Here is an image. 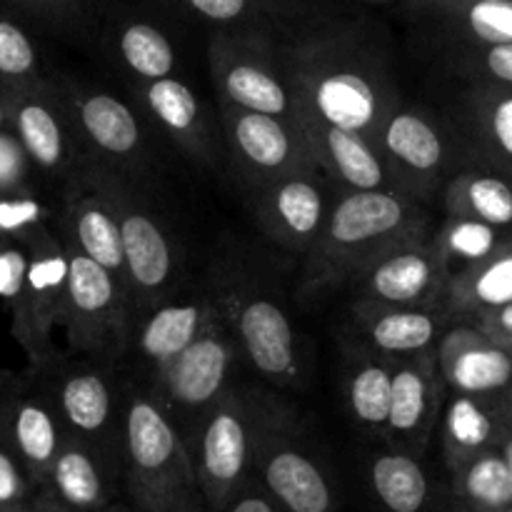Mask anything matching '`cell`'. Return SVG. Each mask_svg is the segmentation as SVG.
Instances as JSON below:
<instances>
[{"mask_svg":"<svg viewBox=\"0 0 512 512\" xmlns=\"http://www.w3.org/2000/svg\"><path fill=\"white\" fill-rule=\"evenodd\" d=\"M283 68L293 88L295 125H330L378 145L398 95L385 60L368 40L353 30L310 35L285 53Z\"/></svg>","mask_w":512,"mask_h":512,"instance_id":"1","label":"cell"},{"mask_svg":"<svg viewBox=\"0 0 512 512\" xmlns=\"http://www.w3.org/2000/svg\"><path fill=\"white\" fill-rule=\"evenodd\" d=\"M428 235H433L430 215L415 198L398 190H345L330 205L323 233L305 255L300 295L313 300L343 288L390 250Z\"/></svg>","mask_w":512,"mask_h":512,"instance_id":"2","label":"cell"},{"mask_svg":"<svg viewBox=\"0 0 512 512\" xmlns=\"http://www.w3.org/2000/svg\"><path fill=\"white\" fill-rule=\"evenodd\" d=\"M288 423L278 405L238 390H228L198 420V438L188 450L205 508L223 512L230 498L253 480L268 440Z\"/></svg>","mask_w":512,"mask_h":512,"instance_id":"3","label":"cell"},{"mask_svg":"<svg viewBox=\"0 0 512 512\" xmlns=\"http://www.w3.org/2000/svg\"><path fill=\"white\" fill-rule=\"evenodd\" d=\"M120 460L133 512H168L200 495L188 443L153 393L125 395Z\"/></svg>","mask_w":512,"mask_h":512,"instance_id":"4","label":"cell"},{"mask_svg":"<svg viewBox=\"0 0 512 512\" xmlns=\"http://www.w3.org/2000/svg\"><path fill=\"white\" fill-rule=\"evenodd\" d=\"M100 190L108 198L120 228L125 288L130 305L143 313L165 303L178 280V253L163 225L130 195L120 180L105 170H93Z\"/></svg>","mask_w":512,"mask_h":512,"instance_id":"5","label":"cell"},{"mask_svg":"<svg viewBox=\"0 0 512 512\" xmlns=\"http://www.w3.org/2000/svg\"><path fill=\"white\" fill-rule=\"evenodd\" d=\"M208 58L220 103L295 125V98L283 60L263 40L218 33L210 40Z\"/></svg>","mask_w":512,"mask_h":512,"instance_id":"6","label":"cell"},{"mask_svg":"<svg viewBox=\"0 0 512 512\" xmlns=\"http://www.w3.org/2000/svg\"><path fill=\"white\" fill-rule=\"evenodd\" d=\"M68 250L63 328L80 353H115L130 343V305L123 280L85 255Z\"/></svg>","mask_w":512,"mask_h":512,"instance_id":"7","label":"cell"},{"mask_svg":"<svg viewBox=\"0 0 512 512\" xmlns=\"http://www.w3.org/2000/svg\"><path fill=\"white\" fill-rule=\"evenodd\" d=\"M238 353V343L220 313L183 353L153 375V395L170 418L200 420L228 393Z\"/></svg>","mask_w":512,"mask_h":512,"instance_id":"8","label":"cell"},{"mask_svg":"<svg viewBox=\"0 0 512 512\" xmlns=\"http://www.w3.org/2000/svg\"><path fill=\"white\" fill-rule=\"evenodd\" d=\"M220 313L248 363L280 388L305 383V358L288 313L265 295H220Z\"/></svg>","mask_w":512,"mask_h":512,"instance_id":"9","label":"cell"},{"mask_svg":"<svg viewBox=\"0 0 512 512\" xmlns=\"http://www.w3.org/2000/svg\"><path fill=\"white\" fill-rule=\"evenodd\" d=\"M28 273L13 335L25 350L30 368L40 370L53 360V330L63 325L65 285H68V250L50 228L25 240Z\"/></svg>","mask_w":512,"mask_h":512,"instance_id":"10","label":"cell"},{"mask_svg":"<svg viewBox=\"0 0 512 512\" xmlns=\"http://www.w3.org/2000/svg\"><path fill=\"white\" fill-rule=\"evenodd\" d=\"M8 130L18 138L30 165L45 175H70L75 165V125L63 95L43 78L28 85L0 88Z\"/></svg>","mask_w":512,"mask_h":512,"instance_id":"11","label":"cell"},{"mask_svg":"<svg viewBox=\"0 0 512 512\" xmlns=\"http://www.w3.org/2000/svg\"><path fill=\"white\" fill-rule=\"evenodd\" d=\"M43 385L70 440L120 455L125 395L108 373L90 365H70L43 380Z\"/></svg>","mask_w":512,"mask_h":512,"instance_id":"12","label":"cell"},{"mask_svg":"<svg viewBox=\"0 0 512 512\" xmlns=\"http://www.w3.org/2000/svg\"><path fill=\"white\" fill-rule=\"evenodd\" d=\"M433 235L400 245L370 263L353 280V285H358L355 303L440 310L450 275L435 248Z\"/></svg>","mask_w":512,"mask_h":512,"instance_id":"13","label":"cell"},{"mask_svg":"<svg viewBox=\"0 0 512 512\" xmlns=\"http://www.w3.org/2000/svg\"><path fill=\"white\" fill-rule=\"evenodd\" d=\"M220 113L235 163L255 188L285 175L315 170L298 125L225 103H220Z\"/></svg>","mask_w":512,"mask_h":512,"instance_id":"14","label":"cell"},{"mask_svg":"<svg viewBox=\"0 0 512 512\" xmlns=\"http://www.w3.org/2000/svg\"><path fill=\"white\" fill-rule=\"evenodd\" d=\"M0 435L23 465L30 485L35 490L43 488L50 465L68 440L53 398L43 383L5 380Z\"/></svg>","mask_w":512,"mask_h":512,"instance_id":"15","label":"cell"},{"mask_svg":"<svg viewBox=\"0 0 512 512\" xmlns=\"http://www.w3.org/2000/svg\"><path fill=\"white\" fill-rule=\"evenodd\" d=\"M378 148L403 195L420 203L443 180L448 140L430 115L418 108H395L378 135Z\"/></svg>","mask_w":512,"mask_h":512,"instance_id":"16","label":"cell"},{"mask_svg":"<svg viewBox=\"0 0 512 512\" xmlns=\"http://www.w3.org/2000/svg\"><path fill=\"white\" fill-rule=\"evenodd\" d=\"M330 205L318 170L293 173L258 188L255 218L273 243L308 255L318 243Z\"/></svg>","mask_w":512,"mask_h":512,"instance_id":"17","label":"cell"},{"mask_svg":"<svg viewBox=\"0 0 512 512\" xmlns=\"http://www.w3.org/2000/svg\"><path fill=\"white\" fill-rule=\"evenodd\" d=\"M445 398L448 388L440 378L435 353L395 363L385 438L398 450L420 458L428 448L435 425L440 423Z\"/></svg>","mask_w":512,"mask_h":512,"instance_id":"18","label":"cell"},{"mask_svg":"<svg viewBox=\"0 0 512 512\" xmlns=\"http://www.w3.org/2000/svg\"><path fill=\"white\" fill-rule=\"evenodd\" d=\"M120 488H123L120 455L68 438L55 463L50 465L48 478L40 490L70 512H103L120 503Z\"/></svg>","mask_w":512,"mask_h":512,"instance_id":"19","label":"cell"},{"mask_svg":"<svg viewBox=\"0 0 512 512\" xmlns=\"http://www.w3.org/2000/svg\"><path fill=\"white\" fill-rule=\"evenodd\" d=\"M440 435L448 473L485 450H498L512 435V385L485 395L448 393Z\"/></svg>","mask_w":512,"mask_h":512,"instance_id":"20","label":"cell"},{"mask_svg":"<svg viewBox=\"0 0 512 512\" xmlns=\"http://www.w3.org/2000/svg\"><path fill=\"white\" fill-rule=\"evenodd\" d=\"M60 235L65 248H73L125 283L118 218L93 173L85 180L70 178L60 210Z\"/></svg>","mask_w":512,"mask_h":512,"instance_id":"21","label":"cell"},{"mask_svg":"<svg viewBox=\"0 0 512 512\" xmlns=\"http://www.w3.org/2000/svg\"><path fill=\"white\" fill-rule=\"evenodd\" d=\"M255 473L260 488L283 512H333L338 505V495L325 470L285 438V428L268 440Z\"/></svg>","mask_w":512,"mask_h":512,"instance_id":"22","label":"cell"},{"mask_svg":"<svg viewBox=\"0 0 512 512\" xmlns=\"http://www.w3.org/2000/svg\"><path fill=\"white\" fill-rule=\"evenodd\" d=\"M440 378L448 393L485 395L512 385V353L475 325L458 323L435 345Z\"/></svg>","mask_w":512,"mask_h":512,"instance_id":"23","label":"cell"},{"mask_svg":"<svg viewBox=\"0 0 512 512\" xmlns=\"http://www.w3.org/2000/svg\"><path fill=\"white\" fill-rule=\"evenodd\" d=\"M315 170H323L330 180L350 193L370 190H398L380 148L358 133L330 128L318 123H298ZM400 193V190H398Z\"/></svg>","mask_w":512,"mask_h":512,"instance_id":"24","label":"cell"},{"mask_svg":"<svg viewBox=\"0 0 512 512\" xmlns=\"http://www.w3.org/2000/svg\"><path fill=\"white\" fill-rule=\"evenodd\" d=\"M65 110L75 125L100 155L118 163H138L143 158V130L133 110L105 90L68 88L60 90Z\"/></svg>","mask_w":512,"mask_h":512,"instance_id":"25","label":"cell"},{"mask_svg":"<svg viewBox=\"0 0 512 512\" xmlns=\"http://www.w3.org/2000/svg\"><path fill=\"white\" fill-rule=\"evenodd\" d=\"M353 318L363 335V348L393 363L435 353V345L450 323L448 315L440 310L383 308L365 303H355Z\"/></svg>","mask_w":512,"mask_h":512,"instance_id":"26","label":"cell"},{"mask_svg":"<svg viewBox=\"0 0 512 512\" xmlns=\"http://www.w3.org/2000/svg\"><path fill=\"white\" fill-rule=\"evenodd\" d=\"M220 315L218 295L198 293L188 300H165L145 313L135 335V348L140 360L150 368V373H158L163 365H168L175 355L183 353L210 323Z\"/></svg>","mask_w":512,"mask_h":512,"instance_id":"27","label":"cell"},{"mask_svg":"<svg viewBox=\"0 0 512 512\" xmlns=\"http://www.w3.org/2000/svg\"><path fill=\"white\" fill-rule=\"evenodd\" d=\"M140 103L155 125L178 148L195 160H208L213 153L208 118L198 95L178 78L153 80L140 85Z\"/></svg>","mask_w":512,"mask_h":512,"instance_id":"28","label":"cell"},{"mask_svg":"<svg viewBox=\"0 0 512 512\" xmlns=\"http://www.w3.org/2000/svg\"><path fill=\"white\" fill-rule=\"evenodd\" d=\"M512 303V240L475 268L453 275L445 288L440 313L455 323Z\"/></svg>","mask_w":512,"mask_h":512,"instance_id":"29","label":"cell"},{"mask_svg":"<svg viewBox=\"0 0 512 512\" xmlns=\"http://www.w3.org/2000/svg\"><path fill=\"white\" fill-rule=\"evenodd\" d=\"M465 110L475 145L493 173L512 180V88L473 83Z\"/></svg>","mask_w":512,"mask_h":512,"instance_id":"30","label":"cell"},{"mask_svg":"<svg viewBox=\"0 0 512 512\" xmlns=\"http://www.w3.org/2000/svg\"><path fill=\"white\" fill-rule=\"evenodd\" d=\"M455 45L512 43V0H413Z\"/></svg>","mask_w":512,"mask_h":512,"instance_id":"31","label":"cell"},{"mask_svg":"<svg viewBox=\"0 0 512 512\" xmlns=\"http://www.w3.org/2000/svg\"><path fill=\"white\" fill-rule=\"evenodd\" d=\"M448 218H468L512 230V180L493 170H463L445 185Z\"/></svg>","mask_w":512,"mask_h":512,"instance_id":"32","label":"cell"},{"mask_svg":"<svg viewBox=\"0 0 512 512\" xmlns=\"http://www.w3.org/2000/svg\"><path fill=\"white\" fill-rule=\"evenodd\" d=\"M368 480L385 512H425L433 498L430 478L418 455L398 448L370 460Z\"/></svg>","mask_w":512,"mask_h":512,"instance_id":"33","label":"cell"},{"mask_svg":"<svg viewBox=\"0 0 512 512\" xmlns=\"http://www.w3.org/2000/svg\"><path fill=\"white\" fill-rule=\"evenodd\" d=\"M393 370V360L360 348V353L350 360L348 380H345L353 420L360 428L383 435V438L388 428L390 398H393Z\"/></svg>","mask_w":512,"mask_h":512,"instance_id":"34","label":"cell"},{"mask_svg":"<svg viewBox=\"0 0 512 512\" xmlns=\"http://www.w3.org/2000/svg\"><path fill=\"white\" fill-rule=\"evenodd\" d=\"M512 505V480L500 450H485L450 473V512H500Z\"/></svg>","mask_w":512,"mask_h":512,"instance_id":"35","label":"cell"},{"mask_svg":"<svg viewBox=\"0 0 512 512\" xmlns=\"http://www.w3.org/2000/svg\"><path fill=\"white\" fill-rule=\"evenodd\" d=\"M510 240L512 230H500L468 218H448L443 228L433 235V243L450 278L488 260Z\"/></svg>","mask_w":512,"mask_h":512,"instance_id":"36","label":"cell"},{"mask_svg":"<svg viewBox=\"0 0 512 512\" xmlns=\"http://www.w3.org/2000/svg\"><path fill=\"white\" fill-rule=\"evenodd\" d=\"M115 53L125 70L140 80V85L170 78L178 65V55L163 30L145 20H130L118 30Z\"/></svg>","mask_w":512,"mask_h":512,"instance_id":"37","label":"cell"},{"mask_svg":"<svg viewBox=\"0 0 512 512\" xmlns=\"http://www.w3.org/2000/svg\"><path fill=\"white\" fill-rule=\"evenodd\" d=\"M40 80L38 48L15 20L0 13V88Z\"/></svg>","mask_w":512,"mask_h":512,"instance_id":"38","label":"cell"},{"mask_svg":"<svg viewBox=\"0 0 512 512\" xmlns=\"http://www.w3.org/2000/svg\"><path fill=\"white\" fill-rule=\"evenodd\" d=\"M50 210L33 188L0 193V243H20L48 228Z\"/></svg>","mask_w":512,"mask_h":512,"instance_id":"39","label":"cell"},{"mask_svg":"<svg viewBox=\"0 0 512 512\" xmlns=\"http://www.w3.org/2000/svg\"><path fill=\"white\" fill-rule=\"evenodd\" d=\"M453 65L473 83L512 88V43L455 45Z\"/></svg>","mask_w":512,"mask_h":512,"instance_id":"40","label":"cell"},{"mask_svg":"<svg viewBox=\"0 0 512 512\" xmlns=\"http://www.w3.org/2000/svg\"><path fill=\"white\" fill-rule=\"evenodd\" d=\"M25 273H28V250L20 243H0V303L15 318L23 303Z\"/></svg>","mask_w":512,"mask_h":512,"instance_id":"41","label":"cell"},{"mask_svg":"<svg viewBox=\"0 0 512 512\" xmlns=\"http://www.w3.org/2000/svg\"><path fill=\"white\" fill-rule=\"evenodd\" d=\"M35 495V488L30 485L23 465L8 448V443L0 435V512H8L20 505L30 503Z\"/></svg>","mask_w":512,"mask_h":512,"instance_id":"42","label":"cell"},{"mask_svg":"<svg viewBox=\"0 0 512 512\" xmlns=\"http://www.w3.org/2000/svg\"><path fill=\"white\" fill-rule=\"evenodd\" d=\"M30 170L33 165L18 138L10 130H0V193L30 188Z\"/></svg>","mask_w":512,"mask_h":512,"instance_id":"43","label":"cell"},{"mask_svg":"<svg viewBox=\"0 0 512 512\" xmlns=\"http://www.w3.org/2000/svg\"><path fill=\"white\" fill-rule=\"evenodd\" d=\"M200 18L218 25H233L270 8V0H183Z\"/></svg>","mask_w":512,"mask_h":512,"instance_id":"44","label":"cell"},{"mask_svg":"<svg viewBox=\"0 0 512 512\" xmlns=\"http://www.w3.org/2000/svg\"><path fill=\"white\" fill-rule=\"evenodd\" d=\"M468 323L475 325L483 335H488L493 343L503 345L505 350L512 353V303L503 305V308L488 310L483 315H475Z\"/></svg>","mask_w":512,"mask_h":512,"instance_id":"45","label":"cell"},{"mask_svg":"<svg viewBox=\"0 0 512 512\" xmlns=\"http://www.w3.org/2000/svg\"><path fill=\"white\" fill-rule=\"evenodd\" d=\"M223 512H283L275 505V500L260 488V483L250 480L248 485L238 490V493L230 498V503L225 505Z\"/></svg>","mask_w":512,"mask_h":512,"instance_id":"46","label":"cell"},{"mask_svg":"<svg viewBox=\"0 0 512 512\" xmlns=\"http://www.w3.org/2000/svg\"><path fill=\"white\" fill-rule=\"evenodd\" d=\"M33 508L38 512H70V510H65L63 505L55 503V500L50 498L48 493H43V490H38V493L33 495ZM103 512H133V508H130V505H125V503H115L113 508H108Z\"/></svg>","mask_w":512,"mask_h":512,"instance_id":"47","label":"cell"},{"mask_svg":"<svg viewBox=\"0 0 512 512\" xmlns=\"http://www.w3.org/2000/svg\"><path fill=\"white\" fill-rule=\"evenodd\" d=\"M25 5H35V8H60V5L70 3V0H20Z\"/></svg>","mask_w":512,"mask_h":512,"instance_id":"48","label":"cell"},{"mask_svg":"<svg viewBox=\"0 0 512 512\" xmlns=\"http://www.w3.org/2000/svg\"><path fill=\"white\" fill-rule=\"evenodd\" d=\"M500 455H503V460H505V465H508V473H510V480H512V435L508 440H505L503 445H500Z\"/></svg>","mask_w":512,"mask_h":512,"instance_id":"49","label":"cell"},{"mask_svg":"<svg viewBox=\"0 0 512 512\" xmlns=\"http://www.w3.org/2000/svg\"><path fill=\"white\" fill-rule=\"evenodd\" d=\"M168 512H208V510H205L203 505H200V500L195 498V500H190V503L178 505V508H173V510H168Z\"/></svg>","mask_w":512,"mask_h":512,"instance_id":"50","label":"cell"},{"mask_svg":"<svg viewBox=\"0 0 512 512\" xmlns=\"http://www.w3.org/2000/svg\"><path fill=\"white\" fill-rule=\"evenodd\" d=\"M0 130H8V115H5L3 95H0Z\"/></svg>","mask_w":512,"mask_h":512,"instance_id":"51","label":"cell"},{"mask_svg":"<svg viewBox=\"0 0 512 512\" xmlns=\"http://www.w3.org/2000/svg\"><path fill=\"white\" fill-rule=\"evenodd\" d=\"M8 512H38V510L33 508V500H30V503L20 505V508H13V510H8Z\"/></svg>","mask_w":512,"mask_h":512,"instance_id":"52","label":"cell"},{"mask_svg":"<svg viewBox=\"0 0 512 512\" xmlns=\"http://www.w3.org/2000/svg\"><path fill=\"white\" fill-rule=\"evenodd\" d=\"M5 380H8V378H3V375H0V410H3V395H5Z\"/></svg>","mask_w":512,"mask_h":512,"instance_id":"53","label":"cell"},{"mask_svg":"<svg viewBox=\"0 0 512 512\" xmlns=\"http://www.w3.org/2000/svg\"><path fill=\"white\" fill-rule=\"evenodd\" d=\"M500 512H512V505H510V508H505V510H500Z\"/></svg>","mask_w":512,"mask_h":512,"instance_id":"54","label":"cell"}]
</instances>
